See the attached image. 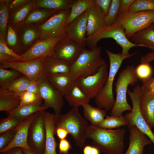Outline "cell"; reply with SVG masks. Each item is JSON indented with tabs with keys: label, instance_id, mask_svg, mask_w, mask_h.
Returning <instances> with one entry per match:
<instances>
[{
	"label": "cell",
	"instance_id": "1",
	"mask_svg": "<svg viewBox=\"0 0 154 154\" xmlns=\"http://www.w3.org/2000/svg\"><path fill=\"white\" fill-rule=\"evenodd\" d=\"M126 130L107 129L88 125L86 132L87 139L92 141L94 147L108 154H121L123 151Z\"/></svg>",
	"mask_w": 154,
	"mask_h": 154
},
{
	"label": "cell",
	"instance_id": "2",
	"mask_svg": "<svg viewBox=\"0 0 154 154\" xmlns=\"http://www.w3.org/2000/svg\"><path fill=\"white\" fill-rule=\"evenodd\" d=\"M106 52L110 62L108 76L105 84L94 98L97 107L108 111L111 110L115 102L113 92L115 76L123 60L136 53L126 55L121 53H114L108 50Z\"/></svg>",
	"mask_w": 154,
	"mask_h": 154
},
{
	"label": "cell",
	"instance_id": "3",
	"mask_svg": "<svg viewBox=\"0 0 154 154\" xmlns=\"http://www.w3.org/2000/svg\"><path fill=\"white\" fill-rule=\"evenodd\" d=\"M101 48L97 46L90 49L84 48L70 66V74L76 80L96 72L106 62L101 57Z\"/></svg>",
	"mask_w": 154,
	"mask_h": 154
},
{
	"label": "cell",
	"instance_id": "4",
	"mask_svg": "<svg viewBox=\"0 0 154 154\" xmlns=\"http://www.w3.org/2000/svg\"><path fill=\"white\" fill-rule=\"evenodd\" d=\"M55 122V129L59 127L65 129L77 146L83 147L87 139L86 132L88 125L80 114L78 107L72 108L67 113L61 114Z\"/></svg>",
	"mask_w": 154,
	"mask_h": 154
},
{
	"label": "cell",
	"instance_id": "5",
	"mask_svg": "<svg viewBox=\"0 0 154 154\" xmlns=\"http://www.w3.org/2000/svg\"><path fill=\"white\" fill-rule=\"evenodd\" d=\"M135 69L133 66L127 65L119 72L115 84L116 98L110 115L119 116L125 111L131 110L127 100L126 94L129 85H133L138 81Z\"/></svg>",
	"mask_w": 154,
	"mask_h": 154
},
{
	"label": "cell",
	"instance_id": "6",
	"mask_svg": "<svg viewBox=\"0 0 154 154\" xmlns=\"http://www.w3.org/2000/svg\"><path fill=\"white\" fill-rule=\"evenodd\" d=\"M111 38L115 40L122 48L121 53L124 55L130 54L129 50L135 46L145 47L142 45L136 44L130 40L126 37L124 29L116 22L110 26H106L93 35L86 37L85 44L90 48L97 46V44L101 39Z\"/></svg>",
	"mask_w": 154,
	"mask_h": 154
},
{
	"label": "cell",
	"instance_id": "7",
	"mask_svg": "<svg viewBox=\"0 0 154 154\" xmlns=\"http://www.w3.org/2000/svg\"><path fill=\"white\" fill-rule=\"evenodd\" d=\"M116 22L124 29L125 35L129 40L135 33L154 23V10L127 12L118 16Z\"/></svg>",
	"mask_w": 154,
	"mask_h": 154
},
{
	"label": "cell",
	"instance_id": "8",
	"mask_svg": "<svg viewBox=\"0 0 154 154\" xmlns=\"http://www.w3.org/2000/svg\"><path fill=\"white\" fill-rule=\"evenodd\" d=\"M132 104L131 112L124 116L127 127L135 126L145 133L154 144V133L148 125L141 112L139 102L141 96V86L137 85L132 91L128 90Z\"/></svg>",
	"mask_w": 154,
	"mask_h": 154
},
{
	"label": "cell",
	"instance_id": "9",
	"mask_svg": "<svg viewBox=\"0 0 154 154\" xmlns=\"http://www.w3.org/2000/svg\"><path fill=\"white\" fill-rule=\"evenodd\" d=\"M45 58L27 61H3L0 62V68L15 70L31 81L37 82L44 76L43 69Z\"/></svg>",
	"mask_w": 154,
	"mask_h": 154
},
{
	"label": "cell",
	"instance_id": "10",
	"mask_svg": "<svg viewBox=\"0 0 154 154\" xmlns=\"http://www.w3.org/2000/svg\"><path fill=\"white\" fill-rule=\"evenodd\" d=\"M45 110L38 112L30 126L27 137L29 146L35 152L43 154L45 148L46 132L44 122Z\"/></svg>",
	"mask_w": 154,
	"mask_h": 154
},
{
	"label": "cell",
	"instance_id": "11",
	"mask_svg": "<svg viewBox=\"0 0 154 154\" xmlns=\"http://www.w3.org/2000/svg\"><path fill=\"white\" fill-rule=\"evenodd\" d=\"M70 10V8L58 12L38 26L41 33L38 39L42 40L65 36L66 23Z\"/></svg>",
	"mask_w": 154,
	"mask_h": 154
},
{
	"label": "cell",
	"instance_id": "12",
	"mask_svg": "<svg viewBox=\"0 0 154 154\" xmlns=\"http://www.w3.org/2000/svg\"><path fill=\"white\" fill-rule=\"evenodd\" d=\"M37 83L40 96L44 101L43 105L53 110L56 121L61 114L64 104V96L52 86L45 76H43Z\"/></svg>",
	"mask_w": 154,
	"mask_h": 154
},
{
	"label": "cell",
	"instance_id": "13",
	"mask_svg": "<svg viewBox=\"0 0 154 154\" xmlns=\"http://www.w3.org/2000/svg\"><path fill=\"white\" fill-rule=\"evenodd\" d=\"M108 72L106 62L95 73L80 78L76 80V83L90 99L95 98L105 84Z\"/></svg>",
	"mask_w": 154,
	"mask_h": 154
},
{
	"label": "cell",
	"instance_id": "14",
	"mask_svg": "<svg viewBox=\"0 0 154 154\" xmlns=\"http://www.w3.org/2000/svg\"><path fill=\"white\" fill-rule=\"evenodd\" d=\"M64 36L41 40L37 39L24 53L20 55V61L55 57L54 47L56 43Z\"/></svg>",
	"mask_w": 154,
	"mask_h": 154
},
{
	"label": "cell",
	"instance_id": "15",
	"mask_svg": "<svg viewBox=\"0 0 154 154\" xmlns=\"http://www.w3.org/2000/svg\"><path fill=\"white\" fill-rule=\"evenodd\" d=\"M84 45L65 36L59 40L54 46L55 57L70 66L76 60L84 48Z\"/></svg>",
	"mask_w": 154,
	"mask_h": 154
},
{
	"label": "cell",
	"instance_id": "16",
	"mask_svg": "<svg viewBox=\"0 0 154 154\" xmlns=\"http://www.w3.org/2000/svg\"><path fill=\"white\" fill-rule=\"evenodd\" d=\"M87 18V10L66 26L65 36L78 43L84 45L86 37Z\"/></svg>",
	"mask_w": 154,
	"mask_h": 154
},
{
	"label": "cell",
	"instance_id": "17",
	"mask_svg": "<svg viewBox=\"0 0 154 154\" xmlns=\"http://www.w3.org/2000/svg\"><path fill=\"white\" fill-rule=\"evenodd\" d=\"M36 113L23 120L17 127L16 133L11 141L7 146L0 150L1 153H4L15 147L32 150L28 145L27 137L30 126Z\"/></svg>",
	"mask_w": 154,
	"mask_h": 154
},
{
	"label": "cell",
	"instance_id": "18",
	"mask_svg": "<svg viewBox=\"0 0 154 154\" xmlns=\"http://www.w3.org/2000/svg\"><path fill=\"white\" fill-rule=\"evenodd\" d=\"M130 133L129 147L125 154H143L144 147L152 143L146 135L136 127H128Z\"/></svg>",
	"mask_w": 154,
	"mask_h": 154
},
{
	"label": "cell",
	"instance_id": "19",
	"mask_svg": "<svg viewBox=\"0 0 154 154\" xmlns=\"http://www.w3.org/2000/svg\"><path fill=\"white\" fill-rule=\"evenodd\" d=\"M55 115L45 112L44 122L46 132L45 148L43 154H57L55 133Z\"/></svg>",
	"mask_w": 154,
	"mask_h": 154
},
{
	"label": "cell",
	"instance_id": "20",
	"mask_svg": "<svg viewBox=\"0 0 154 154\" xmlns=\"http://www.w3.org/2000/svg\"><path fill=\"white\" fill-rule=\"evenodd\" d=\"M88 18L86 37L93 35L106 26L104 16L100 8L96 5L87 10Z\"/></svg>",
	"mask_w": 154,
	"mask_h": 154
},
{
	"label": "cell",
	"instance_id": "21",
	"mask_svg": "<svg viewBox=\"0 0 154 154\" xmlns=\"http://www.w3.org/2000/svg\"><path fill=\"white\" fill-rule=\"evenodd\" d=\"M22 47L27 50L39 38L41 31L38 26L31 25H23L18 29Z\"/></svg>",
	"mask_w": 154,
	"mask_h": 154
},
{
	"label": "cell",
	"instance_id": "22",
	"mask_svg": "<svg viewBox=\"0 0 154 154\" xmlns=\"http://www.w3.org/2000/svg\"><path fill=\"white\" fill-rule=\"evenodd\" d=\"M70 65L67 63L54 57L45 58L43 69L44 76L70 73Z\"/></svg>",
	"mask_w": 154,
	"mask_h": 154
},
{
	"label": "cell",
	"instance_id": "23",
	"mask_svg": "<svg viewBox=\"0 0 154 154\" xmlns=\"http://www.w3.org/2000/svg\"><path fill=\"white\" fill-rule=\"evenodd\" d=\"M64 97L70 106L73 107L89 103L90 98L76 83L64 95Z\"/></svg>",
	"mask_w": 154,
	"mask_h": 154
},
{
	"label": "cell",
	"instance_id": "24",
	"mask_svg": "<svg viewBox=\"0 0 154 154\" xmlns=\"http://www.w3.org/2000/svg\"><path fill=\"white\" fill-rule=\"evenodd\" d=\"M46 77L52 86L64 96L76 81L70 73L58 74Z\"/></svg>",
	"mask_w": 154,
	"mask_h": 154
},
{
	"label": "cell",
	"instance_id": "25",
	"mask_svg": "<svg viewBox=\"0 0 154 154\" xmlns=\"http://www.w3.org/2000/svg\"><path fill=\"white\" fill-rule=\"evenodd\" d=\"M20 96L7 89H0V111H4L9 114L19 105Z\"/></svg>",
	"mask_w": 154,
	"mask_h": 154
},
{
	"label": "cell",
	"instance_id": "26",
	"mask_svg": "<svg viewBox=\"0 0 154 154\" xmlns=\"http://www.w3.org/2000/svg\"><path fill=\"white\" fill-rule=\"evenodd\" d=\"M57 12L45 8L36 7L29 12L25 19L23 25L39 26Z\"/></svg>",
	"mask_w": 154,
	"mask_h": 154
},
{
	"label": "cell",
	"instance_id": "27",
	"mask_svg": "<svg viewBox=\"0 0 154 154\" xmlns=\"http://www.w3.org/2000/svg\"><path fill=\"white\" fill-rule=\"evenodd\" d=\"M36 7L35 0H29L24 5L9 14L8 23L18 29L23 25L29 12Z\"/></svg>",
	"mask_w": 154,
	"mask_h": 154
},
{
	"label": "cell",
	"instance_id": "28",
	"mask_svg": "<svg viewBox=\"0 0 154 154\" xmlns=\"http://www.w3.org/2000/svg\"><path fill=\"white\" fill-rule=\"evenodd\" d=\"M139 106L143 117L152 129L154 127V95L141 96Z\"/></svg>",
	"mask_w": 154,
	"mask_h": 154
},
{
	"label": "cell",
	"instance_id": "29",
	"mask_svg": "<svg viewBox=\"0 0 154 154\" xmlns=\"http://www.w3.org/2000/svg\"><path fill=\"white\" fill-rule=\"evenodd\" d=\"M137 45H142L154 50V26L148 27L134 34L130 39Z\"/></svg>",
	"mask_w": 154,
	"mask_h": 154
},
{
	"label": "cell",
	"instance_id": "30",
	"mask_svg": "<svg viewBox=\"0 0 154 154\" xmlns=\"http://www.w3.org/2000/svg\"><path fill=\"white\" fill-rule=\"evenodd\" d=\"M96 5L94 0H75L67 17L66 26L71 23L89 8Z\"/></svg>",
	"mask_w": 154,
	"mask_h": 154
},
{
	"label": "cell",
	"instance_id": "31",
	"mask_svg": "<svg viewBox=\"0 0 154 154\" xmlns=\"http://www.w3.org/2000/svg\"><path fill=\"white\" fill-rule=\"evenodd\" d=\"M82 106L85 117L94 126H98L106 116L105 110L98 107H95L89 103Z\"/></svg>",
	"mask_w": 154,
	"mask_h": 154
},
{
	"label": "cell",
	"instance_id": "32",
	"mask_svg": "<svg viewBox=\"0 0 154 154\" xmlns=\"http://www.w3.org/2000/svg\"><path fill=\"white\" fill-rule=\"evenodd\" d=\"M74 0H35L36 7L47 9L58 12L70 9Z\"/></svg>",
	"mask_w": 154,
	"mask_h": 154
},
{
	"label": "cell",
	"instance_id": "33",
	"mask_svg": "<svg viewBox=\"0 0 154 154\" xmlns=\"http://www.w3.org/2000/svg\"><path fill=\"white\" fill-rule=\"evenodd\" d=\"M48 108L44 106L43 104L26 105L17 107L9 114L8 116L25 118L37 112L46 110Z\"/></svg>",
	"mask_w": 154,
	"mask_h": 154
},
{
	"label": "cell",
	"instance_id": "34",
	"mask_svg": "<svg viewBox=\"0 0 154 154\" xmlns=\"http://www.w3.org/2000/svg\"><path fill=\"white\" fill-rule=\"evenodd\" d=\"M6 40L8 46L16 54H19L23 50L18 30L9 23L8 24Z\"/></svg>",
	"mask_w": 154,
	"mask_h": 154
},
{
	"label": "cell",
	"instance_id": "35",
	"mask_svg": "<svg viewBox=\"0 0 154 154\" xmlns=\"http://www.w3.org/2000/svg\"><path fill=\"white\" fill-rule=\"evenodd\" d=\"M11 0H0V36L5 40L9 16L8 5Z\"/></svg>",
	"mask_w": 154,
	"mask_h": 154
},
{
	"label": "cell",
	"instance_id": "36",
	"mask_svg": "<svg viewBox=\"0 0 154 154\" xmlns=\"http://www.w3.org/2000/svg\"><path fill=\"white\" fill-rule=\"evenodd\" d=\"M21 74L15 70H7L0 68V89H8L10 84Z\"/></svg>",
	"mask_w": 154,
	"mask_h": 154
},
{
	"label": "cell",
	"instance_id": "37",
	"mask_svg": "<svg viewBox=\"0 0 154 154\" xmlns=\"http://www.w3.org/2000/svg\"><path fill=\"white\" fill-rule=\"evenodd\" d=\"M127 125V123L124 116H107L101 122L98 127L107 129L119 127Z\"/></svg>",
	"mask_w": 154,
	"mask_h": 154
},
{
	"label": "cell",
	"instance_id": "38",
	"mask_svg": "<svg viewBox=\"0 0 154 154\" xmlns=\"http://www.w3.org/2000/svg\"><path fill=\"white\" fill-rule=\"evenodd\" d=\"M30 81L24 75L21 76L10 84L8 89L20 96L26 91Z\"/></svg>",
	"mask_w": 154,
	"mask_h": 154
},
{
	"label": "cell",
	"instance_id": "39",
	"mask_svg": "<svg viewBox=\"0 0 154 154\" xmlns=\"http://www.w3.org/2000/svg\"><path fill=\"white\" fill-rule=\"evenodd\" d=\"M121 0H112L111 4L107 15L104 16V21L106 26L115 23L118 16Z\"/></svg>",
	"mask_w": 154,
	"mask_h": 154
},
{
	"label": "cell",
	"instance_id": "40",
	"mask_svg": "<svg viewBox=\"0 0 154 154\" xmlns=\"http://www.w3.org/2000/svg\"><path fill=\"white\" fill-rule=\"evenodd\" d=\"M154 10V0H135L128 12Z\"/></svg>",
	"mask_w": 154,
	"mask_h": 154
},
{
	"label": "cell",
	"instance_id": "41",
	"mask_svg": "<svg viewBox=\"0 0 154 154\" xmlns=\"http://www.w3.org/2000/svg\"><path fill=\"white\" fill-rule=\"evenodd\" d=\"M25 119L8 116L2 119L0 122V134L17 127Z\"/></svg>",
	"mask_w": 154,
	"mask_h": 154
},
{
	"label": "cell",
	"instance_id": "42",
	"mask_svg": "<svg viewBox=\"0 0 154 154\" xmlns=\"http://www.w3.org/2000/svg\"><path fill=\"white\" fill-rule=\"evenodd\" d=\"M20 96L21 102L17 107L31 104H43L42 100L41 97L30 92L26 91L22 94Z\"/></svg>",
	"mask_w": 154,
	"mask_h": 154
},
{
	"label": "cell",
	"instance_id": "43",
	"mask_svg": "<svg viewBox=\"0 0 154 154\" xmlns=\"http://www.w3.org/2000/svg\"><path fill=\"white\" fill-rule=\"evenodd\" d=\"M135 72L138 79L142 81L152 76L153 69L150 64L142 63L135 68Z\"/></svg>",
	"mask_w": 154,
	"mask_h": 154
},
{
	"label": "cell",
	"instance_id": "44",
	"mask_svg": "<svg viewBox=\"0 0 154 154\" xmlns=\"http://www.w3.org/2000/svg\"><path fill=\"white\" fill-rule=\"evenodd\" d=\"M141 86V96L154 95V77L142 80Z\"/></svg>",
	"mask_w": 154,
	"mask_h": 154
},
{
	"label": "cell",
	"instance_id": "45",
	"mask_svg": "<svg viewBox=\"0 0 154 154\" xmlns=\"http://www.w3.org/2000/svg\"><path fill=\"white\" fill-rule=\"evenodd\" d=\"M17 127L0 134V150L7 146L11 141L16 133Z\"/></svg>",
	"mask_w": 154,
	"mask_h": 154
},
{
	"label": "cell",
	"instance_id": "46",
	"mask_svg": "<svg viewBox=\"0 0 154 154\" xmlns=\"http://www.w3.org/2000/svg\"><path fill=\"white\" fill-rule=\"evenodd\" d=\"M0 53L9 55L15 58L16 61H21V57L11 49L7 45L6 40L0 36Z\"/></svg>",
	"mask_w": 154,
	"mask_h": 154
},
{
	"label": "cell",
	"instance_id": "47",
	"mask_svg": "<svg viewBox=\"0 0 154 154\" xmlns=\"http://www.w3.org/2000/svg\"><path fill=\"white\" fill-rule=\"evenodd\" d=\"M96 5L101 10L104 16L108 13L112 1L111 0H94Z\"/></svg>",
	"mask_w": 154,
	"mask_h": 154
},
{
	"label": "cell",
	"instance_id": "48",
	"mask_svg": "<svg viewBox=\"0 0 154 154\" xmlns=\"http://www.w3.org/2000/svg\"><path fill=\"white\" fill-rule=\"evenodd\" d=\"M29 0H11L8 5L9 14L27 3Z\"/></svg>",
	"mask_w": 154,
	"mask_h": 154
},
{
	"label": "cell",
	"instance_id": "49",
	"mask_svg": "<svg viewBox=\"0 0 154 154\" xmlns=\"http://www.w3.org/2000/svg\"><path fill=\"white\" fill-rule=\"evenodd\" d=\"M72 148L71 144L67 139L60 140L59 149L60 154H68L69 150Z\"/></svg>",
	"mask_w": 154,
	"mask_h": 154
},
{
	"label": "cell",
	"instance_id": "50",
	"mask_svg": "<svg viewBox=\"0 0 154 154\" xmlns=\"http://www.w3.org/2000/svg\"><path fill=\"white\" fill-rule=\"evenodd\" d=\"M134 1L135 0H121L118 16L127 12Z\"/></svg>",
	"mask_w": 154,
	"mask_h": 154
},
{
	"label": "cell",
	"instance_id": "51",
	"mask_svg": "<svg viewBox=\"0 0 154 154\" xmlns=\"http://www.w3.org/2000/svg\"><path fill=\"white\" fill-rule=\"evenodd\" d=\"M26 91L35 93L41 97L37 82L31 81L27 87Z\"/></svg>",
	"mask_w": 154,
	"mask_h": 154
},
{
	"label": "cell",
	"instance_id": "52",
	"mask_svg": "<svg viewBox=\"0 0 154 154\" xmlns=\"http://www.w3.org/2000/svg\"><path fill=\"white\" fill-rule=\"evenodd\" d=\"M55 133L60 140L66 139L68 135L69 134L66 129L61 127L56 129Z\"/></svg>",
	"mask_w": 154,
	"mask_h": 154
},
{
	"label": "cell",
	"instance_id": "53",
	"mask_svg": "<svg viewBox=\"0 0 154 154\" xmlns=\"http://www.w3.org/2000/svg\"><path fill=\"white\" fill-rule=\"evenodd\" d=\"M154 60V52H150L143 56L141 59V63H147L150 64V62Z\"/></svg>",
	"mask_w": 154,
	"mask_h": 154
},
{
	"label": "cell",
	"instance_id": "54",
	"mask_svg": "<svg viewBox=\"0 0 154 154\" xmlns=\"http://www.w3.org/2000/svg\"><path fill=\"white\" fill-rule=\"evenodd\" d=\"M1 154H25L22 148L19 147L13 148Z\"/></svg>",
	"mask_w": 154,
	"mask_h": 154
},
{
	"label": "cell",
	"instance_id": "55",
	"mask_svg": "<svg viewBox=\"0 0 154 154\" xmlns=\"http://www.w3.org/2000/svg\"><path fill=\"white\" fill-rule=\"evenodd\" d=\"M16 59L9 55L0 53V62L4 61H15Z\"/></svg>",
	"mask_w": 154,
	"mask_h": 154
},
{
	"label": "cell",
	"instance_id": "56",
	"mask_svg": "<svg viewBox=\"0 0 154 154\" xmlns=\"http://www.w3.org/2000/svg\"><path fill=\"white\" fill-rule=\"evenodd\" d=\"M92 146L90 145H86L85 146L83 149L84 154H91Z\"/></svg>",
	"mask_w": 154,
	"mask_h": 154
},
{
	"label": "cell",
	"instance_id": "57",
	"mask_svg": "<svg viewBox=\"0 0 154 154\" xmlns=\"http://www.w3.org/2000/svg\"><path fill=\"white\" fill-rule=\"evenodd\" d=\"M25 154H40L32 150L22 148Z\"/></svg>",
	"mask_w": 154,
	"mask_h": 154
},
{
	"label": "cell",
	"instance_id": "58",
	"mask_svg": "<svg viewBox=\"0 0 154 154\" xmlns=\"http://www.w3.org/2000/svg\"><path fill=\"white\" fill-rule=\"evenodd\" d=\"M152 25L154 26V23H153Z\"/></svg>",
	"mask_w": 154,
	"mask_h": 154
},
{
	"label": "cell",
	"instance_id": "59",
	"mask_svg": "<svg viewBox=\"0 0 154 154\" xmlns=\"http://www.w3.org/2000/svg\"><path fill=\"white\" fill-rule=\"evenodd\" d=\"M121 154H125V153H121Z\"/></svg>",
	"mask_w": 154,
	"mask_h": 154
},
{
	"label": "cell",
	"instance_id": "60",
	"mask_svg": "<svg viewBox=\"0 0 154 154\" xmlns=\"http://www.w3.org/2000/svg\"></svg>",
	"mask_w": 154,
	"mask_h": 154
}]
</instances>
